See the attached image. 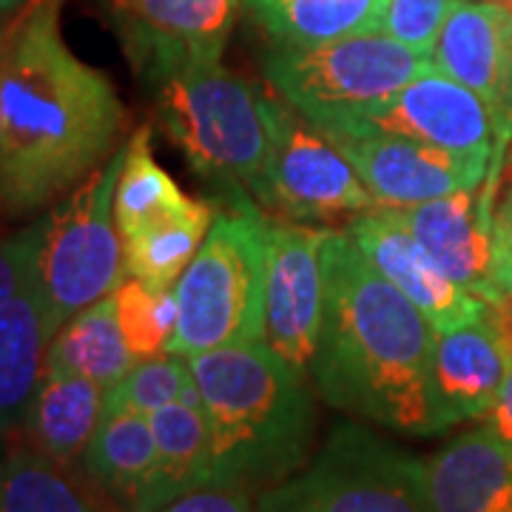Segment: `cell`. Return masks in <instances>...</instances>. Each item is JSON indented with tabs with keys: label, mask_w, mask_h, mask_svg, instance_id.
Masks as SVG:
<instances>
[{
	"label": "cell",
	"mask_w": 512,
	"mask_h": 512,
	"mask_svg": "<svg viewBox=\"0 0 512 512\" xmlns=\"http://www.w3.org/2000/svg\"><path fill=\"white\" fill-rule=\"evenodd\" d=\"M63 0H29L0 32V217L63 200L123 146L126 106L60 32Z\"/></svg>",
	"instance_id": "obj_1"
},
{
	"label": "cell",
	"mask_w": 512,
	"mask_h": 512,
	"mask_svg": "<svg viewBox=\"0 0 512 512\" xmlns=\"http://www.w3.org/2000/svg\"><path fill=\"white\" fill-rule=\"evenodd\" d=\"M436 328L348 234L325 239V311L311 382L336 410L404 436L441 433L433 410Z\"/></svg>",
	"instance_id": "obj_2"
},
{
	"label": "cell",
	"mask_w": 512,
	"mask_h": 512,
	"mask_svg": "<svg viewBox=\"0 0 512 512\" xmlns=\"http://www.w3.org/2000/svg\"><path fill=\"white\" fill-rule=\"evenodd\" d=\"M214 436V481L271 490L311 461L316 404L268 342L188 356Z\"/></svg>",
	"instance_id": "obj_3"
},
{
	"label": "cell",
	"mask_w": 512,
	"mask_h": 512,
	"mask_svg": "<svg viewBox=\"0 0 512 512\" xmlns=\"http://www.w3.org/2000/svg\"><path fill=\"white\" fill-rule=\"evenodd\" d=\"M157 123L191 168L231 194L268 202L271 100L222 60H197L151 86Z\"/></svg>",
	"instance_id": "obj_4"
},
{
	"label": "cell",
	"mask_w": 512,
	"mask_h": 512,
	"mask_svg": "<svg viewBox=\"0 0 512 512\" xmlns=\"http://www.w3.org/2000/svg\"><path fill=\"white\" fill-rule=\"evenodd\" d=\"M214 217L200 251L177 279L180 322L168 353L197 356L225 345L265 342V217L248 194Z\"/></svg>",
	"instance_id": "obj_5"
},
{
	"label": "cell",
	"mask_w": 512,
	"mask_h": 512,
	"mask_svg": "<svg viewBox=\"0 0 512 512\" xmlns=\"http://www.w3.org/2000/svg\"><path fill=\"white\" fill-rule=\"evenodd\" d=\"M433 66L396 37L365 32L302 46L271 49L265 77L316 128L370 120L407 83Z\"/></svg>",
	"instance_id": "obj_6"
},
{
	"label": "cell",
	"mask_w": 512,
	"mask_h": 512,
	"mask_svg": "<svg viewBox=\"0 0 512 512\" xmlns=\"http://www.w3.org/2000/svg\"><path fill=\"white\" fill-rule=\"evenodd\" d=\"M256 512H433V507L421 458L356 421H342L296 476L259 495Z\"/></svg>",
	"instance_id": "obj_7"
},
{
	"label": "cell",
	"mask_w": 512,
	"mask_h": 512,
	"mask_svg": "<svg viewBox=\"0 0 512 512\" xmlns=\"http://www.w3.org/2000/svg\"><path fill=\"white\" fill-rule=\"evenodd\" d=\"M123 160L126 146L117 148L94 174L35 222V276L57 330L77 311L111 296L123 282V237L114 220Z\"/></svg>",
	"instance_id": "obj_8"
},
{
	"label": "cell",
	"mask_w": 512,
	"mask_h": 512,
	"mask_svg": "<svg viewBox=\"0 0 512 512\" xmlns=\"http://www.w3.org/2000/svg\"><path fill=\"white\" fill-rule=\"evenodd\" d=\"M293 222L362 217L379 208L350 160L308 120H296L271 100L268 202Z\"/></svg>",
	"instance_id": "obj_9"
},
{
	"label": "cell",
	"mask_w": 512,
	"mask_h": 512,
	"mask_svg": "<svg viewBox=\"0 0 512 512\" xmlns=\"http://www.w3.org/2000/svg\"><path fill=\"white\" fill-rule=\"evenodd\" d=\"M319 131L348 157L379 208H413L478 188L490 165L424 146L376 126L373 120H353Z\"/></svg>",
	"instance_id": "obj_10"
},
{
	"label": "cell",
	"mask_w": 512,
	"mask_h": 512,
	"mask_svg": "<svg viewBox=\"0 0 512 512\" xmlns=\"http://www.w3.org/2000/svg\"><path fill=\"white\" fill-rule=\"evenodd\" d=\"M328 234L293 220H265V342L308 382L325 311Z\"/></svg>",
	"instance_id": "obj_11"
},
{
	"label": "cell",
	"mask_w": 512,
	"mask_h": 512,
	"mask_svg": "<svg viewBox=\"0 0 512 512\" xmlns=\"http://www.w3.org/2000/svg\"><path fill=\"white\" fill-rule=\"evenodd\" d=\"M134 74L148 89L197 60H222L239 0H106Z\"/></svg>",
	"instance_id": "obj_12"
},
{
	"label": "cell",
	"mask_w": 512,
	"mask_h": 512,
	"mask_svg": "<svg viewBox=\"0 0 512 512\" xmlns=\"http://www.w3.org/2000/svg\"><path fill=\"white\" fill-rule=\"evenodd\" d=\"M433 66L476 92L493 111L498 143L512 137V12L490 0H453Z\"/></svg>",
	"instance_id": "obj_13"
},
{
	"label": "cell",
	"mask_w": 512,
	"mask_h": 512,
	"mask_svg": "<svg viewBox=\"0 0 512 512\" xmlns=\"http://www.w3.org/2000/svg\"><path fill=\"white\" fill-rule=\"evenodd\" d=\"M348 237L367 256V262L384 279H390L439 333L478 322L487 313V302L481 296L447 279L427 259L396 208H373L356 217L350 222Z\"/></svg>",
	"instance_id": "obj_14"
},
{
	"label": "cell",
	"mask_w": 512,
	"mask_h": 512,
	"mask_svg": "<svg viewBox=\"0 0 512 512\" xmlns=\"http://www.w3.org/2000/svg\"><path fill=\"white\" fill-rule=\"evenodd\" d=\"M370 120L393 134L481 163H490L493 146L498 143L490 106L436 66L407 83Z\"/></svg>",
	"instance_id": "obj_15"
},
{
	"label": "cell",
	"mask_w": 512,
	"mask_h": 512,
	"mask_svg": "<svg viewBox=\"0 0 512 512\" xmlns=\"http://www.w3.org/2000/svg\"><path fill=\"white\" fill-rule=\"evenodd\" d=\"M493 188L490 180L481 194L470 188L413 208H396L407 231L441 274L484 302L493 299Z\"/></svg>",
	"instance_id": "obj_16"
},
{
	"label": "cell",
	"mask_w": 512,
	"mask_h": 512,
	"mask_svg": "<svg viewBox=\"0 0 512 512\" xmlns=\"http://www.w3.org/2000/svg\"><path fill=\"white\" fill-rule=\"evenodd\" d=\"M510 370L512 350L487 313L456 330H436L430 382L439 430L458 421L484 419L493 410Z\"/></svg>",
	"instance_id": "obj_17"
},
{
	"label": "cell",
	"mask_w": 512,
	"mask_h": 512,
	"mask_svg": "<svg viewBox=\"0 0 512 512\" xmlns=\"http://www.w3.org/2000/svg\"><path fill=\"white\" fill-rule=\"evenodd\" d=\"M433 512H512V441L487 424L424 461Z\"/></svg>",
	"instance_id": "obj_18"
},
{
	"label": "cell",
	"mask_w": 512,
	"mask_h": 512,
	"mask_svg": "<svg viewBox=\"0 0 512 512\" xmlns=\"http://www.w3.org/2000/svg\"><path fill=\"white\" fill-rule=\"evenodd\" d=\"M57 322L37 279L0 305V433L23 427Z\"/></svg>",
	"instance_id": "obj_19"
},
{
	"label": "cell",
	"mask_w": 512,
	"mask_h": 512,
	"mask_svg": "<svg viewBox=\"0 0 512 512\" xmlns=\"http://www.w3.org/2000/svg\"><path fill=\"white\" fill-rule=\"evenodd\" d=\"M80 461L94 487L111 495L123 510L151 512L160 456L148 416L134 410H103Z\"/></svg>",
	"instance_id": "obj_20"
},
{
	"label": "cell",
	"mask_w": 512,
	"mask_h": 512,
	"mask_svg": "<svg viewBox=\"0 0 512 512\" xmlns=\"http://www.w3.org/2000/svg\"><path fill=\"white\" fill-rule=\"evenodd\" d=\"M103 404L106 390L97 382L46 367L32 407L23 419L29 447L69 467L86 453L103 419Z\"/></svg>",
	"instance_id": "obj_21"
},
{
	"label": "cell",
	"mask_w": 512,
	"mask_h": 512,
	"mask_svg": "<svg viewBox=\"0 0 512 512\" xmlns=\"http://www.w3.org/2000/svg\"><path fill=\"white\" fill-rule=\"evenodd\" d=\"M274 49L319 46L382 29L387 0H242Z\"/></svg>",
	"instance_id": "obj_22"
},
{
	"label": "cell",
	"mask_w": 512,
	"mask_h": 512,
	"mask_svg": "<svg viewBox=\"0 0 512 512\" xmlns=\"http://www.w3.org/2000/svg\"><path fill=\"white\" fill-rule=\"evenodd\" d=\"M148 419L160 456L151 512H160L174 498L214 481V436L202 404L174 402Z\"/></svg>",
	"instance_id": "obj_23"
},
{
	"label": "cell",
	"mask_w": 512,
	"mask_h": 512,
	"mask_svg": "<svg viewBox=\"0 0 512 512\" xmlns=\"http://www.w3.org/2000/svg\"><path fill=\"white\" fill-rule=\"evenodd\" d=\"M134 365L137 359L117 322L114 293L77 311L66 325H60L46 353L49 370L86 376L103 390L114 387Z\"/></svg>",
	"instance_id": "obj_24"
},
{
	"label": "cell",
	"mask_w": 512,
	"mask_h": 512,
	"mask_svg": "<svg viewBox=\"0 0 512 512\" xmlns=\"http://www.w3.org/2000/svg\"><path fill=\"white\" fill-rule=\"evenodd\" d=\"M214 205L194 200L177 217L154 222L143 231L123 237L126 274L146 282L154 291L174 288L185 265L200 251L202 239L214 225Z\"/></svg>",
	"instance_id": "obj_25"
},
{
	"label": "cell",
	"mask_w": 512,
	"mask_h": 512,
	"mask_svg": "<svg viewBox=\"0 0 512 512\" xmlns=\"http://www.w3.org/2000/svg\"><path fill=\"white\" fill-rule=\"evenodd\" d=\"M191 197L157 165L151 151V126H140L126 143V160L114 194V220L120 237L143 231L154 222L177 217L191 205Z\"/></svg>",
	"instance_id": "obj_26"
},
{
	"label": "cell",
	"mask_w": 512,
	"mask_h": 512,
	"mask_svg": "<svg viewBox=\"0 0 512 512\" xmlns=\"http://www.w3.org/2000/svg\"><path fill=\"white\" fill-rule=\"evenodd\" d=\"M0 512H109L94 501L69 473L66 464L15 447L0 470Z\"/></svg>",
	"instance_id": "obj_27"
},
{
	"label": "cell",
	"mask_w": 512,
	"mask_h": 512,
	"mask_svg": "<svg viewBox=\"0 0 512 512\" xmlns=\"http://www.w3.org/2000/svg\"><path fill=\"white\" fill-rule=\"evenodd\" d=\"M174 402L202 404L200 387L185 356L160 353L140 359L120 382L109 387L103 410H134L151 416Z\"/></svg>",
	"instance_id": "obj_28"
},
{
	"label": "cell",
	"mask_w": 512,
	"mask_h": 512,
	"mask_svg": "<svg viewBox=\"0 0 512 512\" xmlns=\"http://www.w3.org/2000/svg\"><path fill=\"white\" fill-rule=\"evenodd\" d=\"M114 305H117V322H120L128 348L137 362L168 353V345H171L177 322H180L174 288L154 291L146 282L131 276L117 285Z\"/></svg>",
	"instance_id": "obj_29"
},
{
	"label": "cell",
	"mask_w": 512,
	"mask_h": 512,
	"mask_svg": "<svg viewBox=\"0 0 512 512\" xmlns=\"http://www.w3.org/2000/svg\"><path fill=\"white\" fill-rule=\"evenodd\" d=\"M450 6L453 0H387L382 32L396 37L421 57H430Z\"/></svg>",
	"instance_id": "obj_30"
},
{
	"label": "cell",
	"mask_w": 512,
	"mask_h": 512,
	"mask_svg": "<svg viewBox=\"0 0 512 512\" xmlns=\"http://www.w3.org/2000/svg\"><path fill=\"white\" fill-rule=\"evenodd\" d=\"M37 225H29L18 237H0V305L35 282Z\"/></svg>",
	"instance_id": "obj_31"
},
{
	"label": "cell",
	"mask_w": 512,
	"mask_h": 512,
	"mask_svg": "<svg viewBox=\"0 0 512 512\" xmlns=\"http://www.w3.org/2000/svg\"><path fill=\"white\" fill-rule=\"evenodd\" d=\"M160 512H256L251 504V493L237 484H205L197 490H188Z\"/></svg>",
	"instance_id": "obj_32"
},
{
	"label": "cell",
	"mask_w": 512,
	"mask_h": 512,
	"mask_svg": "<svg viewBox=\"0 0 512 512\" xmlns=\"http://www.w3.org/2000/svg\"><path fill=\"white\" fill-rule=\"evenodd\" d=\"M493 299L501 293H512V183L504 205L493 217V262H490ZM490 299V302H493Z\"/></svg>",
	"instance_id": "obj_33"
},
{
	"label": "cell",
	"mask_w": 512,
	"mask_h": 512,
	"mask_svg": "<svg viewBox=\"0 0 512 512\" xmlns=\"http://www.w3.org/2000/svg\"><path fill=\"white\" fill-rule=\"evenodd\" d=\"M484 419H487V427L493 433H498L501 439L512 441V370L504 387H501V393H498V399H495L493 410Z\"/></svg>",
	"instance_id": "obj_34"
},
{
	"label": "cell",
	"mask_w": 512,
	"mask_h": 512,
	"mask_svg": "<svg viewBox=\"0 0 512 512\" xmlns=\"http://www.w3.org/2000/svg\"><path fill=\"white\" fill-rule=\"evenodd\" d=\"M29 0H0V18H12Z\"/></svg>",
	"instance_id": "obj_35"
},
{
	"label": "cell",
	"mask_w": 512,
	"mask_h": 512,
	"mask_svg": "<svg viewBox=\"0 0 512 512\" xmlns=\"http://www.w3.org/2000/svg\"><path fill=\"white\" fill-rule=\"evenodd\" d=\"M504 6H507V9H510V12H512V0H504Z\"/></svg>",
	"instance_id": "obj_36"
},
{
	"label": "cell",
	"mask_w": 512,
	"mask_h": 512,
	"mask_svg": "<svg viewBox=\"0 0 512 512\" xmlns=\"http://www.w3.org/2000/svg\"><path fill=\"white\" fill-rule=\"evenodd\" d=\"M3 23H6V18H0V32H3Z\"/></svg>",
	"instance_id": "obj_37"
},
{
	"label": "cell",
	"mask_w": 512,
	"mask_h": 512,
	"mask_svg": "<svg viewBox=\"0 0 512 512\" xmlns=\"http://www.w3.org/2000/svg\"><path fill=\"white\" fill-rule=\"evenodd\" d=\"M0 470H3V456H0Z\"/></svg>",
	"instance_id": "obj_38"
}]
</instances>
